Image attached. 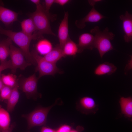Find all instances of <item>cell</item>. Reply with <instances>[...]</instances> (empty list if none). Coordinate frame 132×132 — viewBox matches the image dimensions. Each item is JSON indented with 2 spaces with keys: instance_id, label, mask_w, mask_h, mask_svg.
<instances>
[{
  "instance_id": "5bb4252c",
  "label": "cell",
  "mask_w": 132,
  "mask_h": 132,
  "mask_svg": "<svg viewBox=\"0 0 132 132\" xmlns=\"http://www.w3.org/2000/svg\"><path fill=\"white\" fill-rule=\"evenodd\" d=\"M121 113L126 118L132 119V98L131 96L121 97L119 100Z\"/></svg>"
},
{
  "instance_id": "8fae6325",
  "label": "cell",
  "mask_w": 132,
  "mask_h": 132,
  "mask_svg": "<svg viewBox=\"0 0 132 132\" xmlns=\"http://www.w3.org/2000/svg\"><path fill=\"white\" fill-rule=\"evenodd\" d=\"M119 17L122 22L124 41L130 43L132 40V15L126 11L124 14L120 15Z\"/></svg>"
},
{
  "instance_id": "277c9868",
  "label": "cell",
  "mask_w": 132,
  "mask_h": 132,
  "mask_svg": "<svg viewBox=\"0 0 132 132\" xmlns=\"http://www.w3.org/2000/svg\"><path fill=\"white\" fill-rule=\"evenodd\" d=\"M31 53L37 65L35 70L39 73V79L45 76H54L57 73H62L63 72L57 67L56 64L47 61L35 51Z\"/></svg>"
},
{
  "instance_id": "9c48e42d",
  "label": "cell",
  "mask_w": 132,
  "mask_h": 132,
  "mask_svg": "<svg viewBox=\"0 0 132 132\" xmlns=\"http://www.w3.org/2000/svg\"><path fill=\"white\" fill-rule=\"evenodd\" d=\"M68 13L65 12L64 18L60 24L58 32L59 45L62 48L70 38L69 35Z\"/></svg>"
},
{
  "instance_id": "836d02e7",
  "label": "cell",
  "mask_w": 132,
  "mask_h": 132,
  "mask_svg": "<svg viewBox=\"0 0 132 132\" xmlns=\"http://www.w3.org/2000/svg\"><path fill=\"white\" fill-rule=\"evenodd\" d=\"M4 86V85L2 82L1 78V74H0V90Z\"/></svg>"
},
{
  "instance_id": "e575fe53",
  "label": "cell",
  "mask_w": 132,
  "mask_h": 132,
  "mask_svg": "<svg viewBox=\"0 0 132 132\" xmlns=\"http://www.w3.org/2000/svg\"></svg>"
},
{
  "instance_id": "f1b7e54d",
  "label": "cell",
  "mask_w": 132,
  "mask_h": 132,
  "mask_svg": "<svg viewBox=\"0 0 132 132\" xmlns=\"http://www.w3.org/2000/svg\"><path fill=\"white\" fill-rule=\"evenodd\" d=\"M41 132H56V131L49 127L44 126L41 128Z\"/></svg>"
},
{
  "instance_id": "603a6c76",
  "label": "cell",
  "mask_w": 132,
  "mask_h": 132,
  "mask_svg": "<svg viewBox=\"0 0 132 132\" xmlns=\"http://www.w3.org/2000/svg\"><path fill=\"white\" fill-rule=\"evenodd\" d=\"M1 78L4 85L13 88L18 85L17 77L13 74L1 75Z\"/></svg>"
},
{
  "instance_id": "5b68a950",
  "label": "cell",
  "mask_w": 132,
  "mask_h": 132,
  "mask_svg": "<svg viewBox=\"0 0 132 132\" xmlns=\"http://www.w3.org/2000/svg\"><path fill=\"white\" fill-rule=\"evenodd\" d=\"M57 102L48 107L38 108L28 114L23 115L22 117L27 121L28 128L45 124L49 111L57 104Z\"/></svg>"
},
{
  "instance_id": "d6a6232c",
  "label": "cell",
  "mask_w": 132,
  "mask_h": 132,
  "mask_svg": "<svg viewBox=\"0 0 132 132\" xmlns=\"http://www.w3.org/2000/svg\"><path fill=\"white\" fill-rule=\"evenodd\" d=\"M83 127L80 126L78 127V130H71V131L69 132H79V131H82L83 129Z\"/></svg>"
},
{
  "instance_id": "d4e9b609",
  "label": "cell",
  "mask_w": 132,
  "mask_h": 132,
  "mask_svg": "<svg viewBox=\"0 0 132 132\" xmlns=\"http://www.w3.org/2000/svg\"><path fill=\"white\" fill-rule=\"evenodd\" d=\"M55 0H45L44 6L45 11L48 14H51L49 12L50 10L54 3Z\"/></svg>"
},
{
  "instance_id": "1f68e13d",
  "label": "cell",
  "mask_w": 132,
  "mask_h": 132,
  "mask_svg": "<svg viewBox=\"0 0 132 132\" xmlns=\"http://www.w3.org/2000/svg\"><path fill=\"white\" fill-rule=\"evenodd\" d=\"M30 1L35 4L36 6H37L41 4L40 1L39 0H31Z\"/></svg>"
},
{
  "instance_id": "83f0119b",
  "label": "cell",
  "mask_w": 132,
  "mask_h": 132,
  "mask_svg": "<svg viewBox=\"0 0 132 132\" xmlns=\"http://www.w3.org/2000/svg\"><path fill=\"white\" fill-rule=\"evenodd\" d=\"M71 0H55L54 3L63 6L69 2Z\"/></svg>"
},
{
  "instance_id": "ba28073f",
  "label": "cell",
  "mask_w": 132,
  "mask_h": 132,
  "mask_svg": "<svg viewBox=\"0 0 132 132\" xmlns=\"http://www.w3.org/2000/svg\"><path fill=\"white\" fill-rule=\"evenodd\" d=\"M78 110L85 114H95L99 110V106L92 98L88 96L80 98L77 105Z\"/></svg>"
},
{
  "instance_id": "30bf717a",
  "label": "cell",
  "mask_w": 132,
  "mask_h": 132,
  "mask_svg": "<svg viewBox=\"0 0 132 132\" xmlns=\"http://www.w3.org/2000/svg\"><path fill=\"white\" fill-rule=\"evenodd\" d=\"M106 17L97 11L94 7H93L85 16L81 19L76 21L75 23L78 28L82 29L86 26L85 23L87 22H97Z\"/></svg>"
},
{
  "instance_id": "7402d4cb",
  "label": "cell",
  "mask_w": 132,
  "mask_h": 132,
  "mask_svg": "<svg viewBox=\"0 0 132 132\" xmlns=\"http://www.w3.org/2000/svg\"><path fill=\"white\" fill-rule=\"evenodd\" d=\"M11 118L8 111L0 105V130L8 129L10 126Z\"/></svg>"
},
{
  "instance_id": "484cf974",
  "label": "cell",
  "mask_w": 132,
  "mask_h": 132,
  "mask_svg": "<svg viewBox=\"0 0 132 132\" xmlns=\"http://www.w3.org/2000/svg\"><path fill=\"white\" fill-rule=\"evenodd\" d=\"M0 65V74L3 70L8 68L11 69V64L10 60L1 63Z\"/></svg>"
},
{
  "instance_id": "cb8c5ba5",
  "label": "cell",
  "mask_w": 132,
  "mask_h": 132,
  "mask_svg": "<svg viewBox=\"0 0 132 132\" xmlns=\"http://www.w3.org/2000/svg\"><path fill=\"white\" fill-rule=\"evenodd\" d=\"M12 88L4 85L0 90V98L2 100H7L11 93Z\"/></svg>"
},
{
  "instance_id": "d6986e66",
  "label": "cell",
  "mask_w": 132,
  "mask_h": 132,
  "mask_svg": "<svg viewBox=\"0 0 132 132\" xmlns=\"http://www.w3.org/2000/svg\"><path fill=\"white\" fill-rule=\"evenodd\" d=\"M19 87L18 85L12 88L11 95L7 100V109L8 112H11L13 110L18 101L20 96Z\"/></svg>"
},
{
  "instance_id": "52a82bcc",
  "label": "cell",
  "mask_w": 132,
  "mask_h": 132,
  "mask_svg": "<svg viewBox=\"0 0 132 132\" xmlns=\"http://www.w3.org/2000/svg\"><path fill=\"white\" fill-rule=\"evenodd\" d=\"M38 77L34 74L22 80L20 88L28 97L34 96L37 94V86Z\"/></svg>"
},
{
  "instance_id": "e0dca14e",
  "label": "cell",
  "mask_w": 132,
  "mask_h": 132,
  "mask_svg": "<svg viewBox=\"0 0 132 132\" xmlns=\"http://www.w3.org/2000/svg\"><path fill=\"white\" fill-rule=\"evenodd\" d=\"M53 48L51 43L45 39L39 40L37 43L35 47L36 52L38 54L44 55L50 52Z\"/></svg>"
},
{
  "instance_id": "3957f363",
  "label": "cell",
  "mask_w": 132,
  "mask_h": 132,
  "mask_svg": "<svg viewBox=\"0 0 132 132\" xmlns=\"http://www.w3.org/2000/svg\"><path fill=\"white\" fill-rule=\"evenodd\" d=\"M90 32L94 35V47L98 50L101 58L106 53L113 49L110 40L113 39L115 34L109 31L108 27L102 31L96 26Z\"/></svg>"
},
{
  "instance_id": "f546056e",
  "label": "cell",
  "mask_w": 132,
  "mask_h": 132,
  "mask_svg": "<svg viewBox=\"0 0 132 132\" xmlns=\"http://www.w3.org/2000/svg\"><path fill=\"white\" fill-rule=\"evenodd\" d=\"M15 123H13L11 124L8 129L3 130H0V132H12L13 129L15 127Z\"/></svg>"
},
{
  "instance_id": "9a60e30c",
  "label": "cell",
  "mask_w": 132,
  "mask_h": 132,
  "mask_svg": "<svg viewBox=\"0 0 132 132\" xmlns=\"http://www.w3.org/2000/svg\"><path fill=\"white\" fill-rule=\"evenodd\" d=\"M117 69V67L113 64L105 62L98 66L95 69L94 73L99 76L110 75L115 72Z\"/></svg>"
},
{
  "instance_id": "7a4b0ae2",
  "label": "cell",
  "mask_w": 132,
  "mask_h": 132,
  "mask_svg": "<svg viewBox=\"0 0 132 132\" xmlns=\"http://www.w3.org/2000/svg\"><path fill=\"white\" fill-rule=\"evenodd\" d=\"M0 33L7 36L19 47L23 53L26 60L31 64L36 65L35 60L30 51V46L31 41L35 39L33 35H28L22 31L15 32L3 28L0 26Z\"/></svg>"
},
{
  "instance_id": "4316f807",
  "label": "cell",
  "mask_w": 132,
  "mask_h": 132,
  "mask_svg": "<svg viewBox=\"0 0 132 132\" xmlns=\"http://www.w3.org/2000/svg\"><path fill=\"white\" fill-rule=\"evenodd\" d=\"M71 130V127L68 125H64L60 127L56 132H69Z\"/></svg>"
},
{
  "instance_id": "8992f818",
  "label": "cell",
  "mask_w": 132,
  "mask_h": 132,
  "mask_svg": "<svg viewBox=\"0 0 132 132\" xmlns=\"http://www.w3.org/2000/svg\"><path fill=\"white\" fill-rule=\"evenodd\" d=\"M9 55L12 66L11 69L13 73H15L17 69L24 70L28 66L31 65L26 60L21 50L12 44L10 46Z\"/></svg>"
},
{
  "instance_id": "ac0fdd59",
  "label": "cell",
  "mask_w": 132,
  "mask_h": 132,
  "mask_svg": "<svg viewBox=\"0 0 132 132\" xmlns=\"http://www.w3.org/2000/svg\"><path fill=\"white\" fill-rule=\"evenodd\" d=\"M12 41L8 38L0 42V61L1 63L7 61L10 55V46Z\"/></svg>"
},
{
  "instance_id": "6da1fadb",
  "label": "cell",
  "mask_w": 132,
  "mask_h": 132,
  "mask_svg": "<svg viewBox=\"0 0 132 132\" xmlns=\"http://www.w3.org/2000/svg\"><path fill=\"white\" fill-rule=\"evenodd\" d=\"M36 6L35 11L29 14L36 27V31L34 33L36 39L41 38L44 34L55 36V34L51 30L50 21H54L55 16L47 13L45 11L44 6L41 4Z\"/></svg>"
},
{
  "instance_id": "2e32d148",
  "label": "cell",
  "mask_w": 132,
  "mask_h": 132,
  "mask_svg": "<svg viewBox=\"0 0 132 132\" xmlns=\"http://www.w3.org/2000/svg\"><path fill=\"white\" fill-rule=\"evenodd\" d=\"M65 56L62 49L57 44L49 53L43 56L44 58L47 61L54 64L56 62Z\"/></svg>"
},
{
  "instance_id": "4dcf8cb0",
  "label": "cell",
  "mask_w": 132,
  "mask_h": 132,
  "mask_svg": "<svg viewBox=\"0 0 132 132\" xmlns=\"http://www.w3.org/2000/svg\"><path fill=\"white\" fill-rule=\"evenodd\" d=\"M100 0H88V2L89 5L91 6L94 7L96 3L101 1Z\"/></svg>"
},
{
  "instance_id": "44dd1931",
  "label": "cell",
  "mask_w": 132,
  "mask_h": 132,
  "mask_svg": "<svg viewBox=\"0 0 132 132\" xmlns=\"http://www.w3.org/2000/svg\"><path fill=\"white\" fill-rule=\"evenodd\" d=\"M20 24L22 32L29 36L33 35L36 29L34 22L31 18L24 19L21 22Z\"/></svg>"
},
{
  "instance_id": "7c38bea8",
  "label": "cell",
  "mask_w": 132,
  "mask_h": 132,
  "mask_svg": "<svg viewBox=\"0 0 132 132\" xmlns=\"http://www.w3.org/2000/svg\"><path fill=\"white\" fill-rule=\"evenodd\" d=\"M77 45L79 53L85 49L92 50L94 48V35L88 33L81 34L79 37Z\"/></svg>"
},
{
  "instance_id": "ffe728a7",
  "label": "cell",
  "mask_w": 132,
  "mask_h": 132,
  "mask_svg": "<svg viewBox=\"0 0 132 132\" xmlns=\"http://www.w3.org/2000/svg\"><path fill=\"white\" fill-rule=\"evenodd\" d=\"M62 50L65 56H75L78 53L77 44L69 38L63 45Z\"/></svg>"
},
{
  "instance_id": "4fadbf2b",
  "label": "cell",
  "mask_w": 132,
  "mask_h": 132,
  "mask_svg": "<svg viewBox=\"0 0 132 132\" xmlns=\"http://www.w3.org/2000/svg\"><path fill=\"white\" fill-rule=\"evenodd\" d=\"M19 13L0 5V21L6 26L17 20Z\"/></svg>"
}]
</instances>
